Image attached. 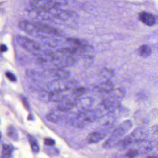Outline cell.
Returning a JSON list of instances; mask_svg holds the SVG:
<instances>
[{
  "instance_id": "cell-19",
  "label": "cell",
  "mask_w": 158,
  "mask_h": 158,
  "mask_svg": "<svg viewBox=\"0 0 158 158\" xmlns=\"http://www.w3.org/2000/svg\"><path fill=\"white\" fill-rule=\"evenodd\" d=\"M8 135L12 139L14 140H17L19 138L18 132L16 128L13 126H10L7 129Z\"/></svg>"
},
{
  "instance_id": "cell-27",
  "label": "cell",
  "mask_w": 158,
  "mask_h": 158,
  "mask_svg": "<svg viewBox=\"0 0 158 158\" xmlns=\"http://www.w3.org/2000/svg\"><path fill=\"white\" fill-rule=\"evenodd\" d=\"M5 75L7 77V78L13 82H15L16 81V78L15 76L10 72H7L5 73Z\"/></svg>"
},
{
  "instance_id": "cell-3",
  "label": "cell",
  "mask_w": 158,
  "mask_h": 158,
  "mask_svg": "<svg viewBox=\"0 0 158 158\" xmlns=\"http://www.w3.org/2000/svg\"><path fill=\"white\" fill-rule=\"evenodd\" d=\"M98 120L102 129H110L116 123V115L115 113L110 112L102 115Z\"/></svg>"
},
{
  "instance_id": "cell-21",
  "label": "cell",
  "mask_w": 158,
  "mask_h": 158,
  "mask_svg": "<svg viewBox=\"0 0 158 158\" xmlns=\"http://www.w3.org/2000/svg\"><path fill=\"white\" fill-rule=\"evenodd\" d=\"M13 148L11 146L7 144H4L2 147V157L9 158L11 156Z\"/></svg>"
},
{
  "instance_id": "cell-17",
  "label": "cell",
  "mask_w": 158,
  "mask_h": 158,
  "mask_svg": "<svg viewBox=\"0 0 158 158\" xmlns=\"http://www.w3.org/2000/svg\"><path fill=\"white\" fill-rule=\"evenodd\" d=\"M87 88L83 86H76L73 89L72 93L74 97L80 98L88 92Z\"/></svg>"
},
{
  "instance_id": "cell-2",
  "label": "cell",
  "mask_w": 158,
  "mask_h": 158,
  "mask_svg": "<svg viewBox=\"0 0 158 158\" xmlns=\"http://www.w3.org/2000/svg\"><path fill=\"white\" fill-rule=\"evenodd\" d=\"M76 82L73 81H65V79H58L52 80L48 83L47 87L50 91L64 92L73 89L76 87Z\"/></svg>"
},
{
  "instance_id": "cell-8",
  "label": "cell",
  "mask_w": 158,
  "mask_h": 158,
  "mask_svg": "<svg viewBox=\"0 0 158 158\" xmlns=\"http://www.w3.org/2000/svg\"><path fill=\"white\" fill-rule=\"evenodd\" d=\"M136 144L138 145L139 150L141 152L148 153L153 149L155 146L157 145V142L146 139Z\"/></svg>"
},
{
  "instance_id": "cell-4",
  "label": "cell",
  "mask_w": 158,
  "mask_h": 158,
  "mask_svg": "<svg viewBox=\"0 0 158 158\" xmlns=\"http://www.w3.org/2000/svg\"><path fill=\"white\" fill-rule=\"evenodd\" d=\"M129 135L133 143H137L148 139L149 135V131L146 127H140L134 129Z\"/></svg>"
},
{
  "instance_id": "cell-25",
  "label": "cell",
  "mask_w": 158,
  "mask_h": 158,
  "mask_svg": "<svg viewBox=\"0 0 158 158\" xmlns=\"http://www.w3.org/2000/svg\"><path fill=\"white\" fill-rule=\"evenodd\" d=\"M77 60L74 58L72 56H68L64 60V66H73L75 65Z\"/></svg>"
},
{
  "instance_id": "cell-16",
  "label": "cell",
  "mask_w": 158,
  "mask_h": 158,
  "mask_svg": "<svg viewBox=\"0 0 158 158\" xmlns=\"http://www.w3.org/2000/svg\"><path fill=\"white\" fill-rule=\"evenodd\" d=\"M151 49L148 45H142L138 49L139 54L143 58H148L151 55Z\"/></svg>"
},
{
  "instance_id": "cell-24",
  "label": "cell",
  "mask_w": 158,
  "mask_h": 158,
  "mask_svg": "<svg viewBox=\"0 0 158 158\" xmlns=\"http://www.w3.org/2000/svg\"><path fill=\"white\" fill-rule=\"evenodd\" d=\"M139 153L138 150L135 148H131L126 152L125 156L128 158H134L138 156Z\"/></svg>"
},
{
  "instance_id": "cell-26",
  "label": "cell",
  "mask_w": 158,
  "mask_h": 158,
  "mask_svg": "<svg viewBox=\"0 0 158 158\" xmlns=\"http://www.w3.org/2000/svg\"><path fill=\"white\" fill-rule=\"evenodd\" d=\"M44 143L46 146L52 147L55 145V141L51 138H46L44 140Z\"/></svg>"
},
{
  "instance_id": "cell-29",
  "label": "cell",
  "mask_w": 158,
  "mask_h": 158,
  "mask_svg": "<svg viewBox=\"0 0 158 158\" xmlns=\"http://www.w3.org/2000/svg\"><path fill=\"white\" fill-rule=\"evenodd\" d=\"M23 102L24 105L27 109L29 107V105H28V102H27V100L26 99V98H23Z\"/></svg>"
},
{
  "instance_id": "cell-6",
  "label": "cell",
  "mask_w": 158,
  "mask_h": 158,
  "mask_svg": "<svg viewBox=\"0 0 158 158\" xmlns=\"http://www.w3.org/2000/svg\"><path fill=\"white\" fill-rule=\"evenodd\" d=\"M89 123L86 119L84 111L79 112L75 116L71 119V124L72 125L77 128H84Z\"/></svg>"
},
{
  "instance_id": "cell-11",
  "label": "cell",
  "mask_w": 158,
  "mask_h": 158,
  "mask_svg": "<svg viewBox=\"0 0 158 158\" xmlns=\"http://www.w3.org/2000/svg\"><path fill=\"white\" fill-rule=\"evenodd\" d=\"M108 94H110V98L119 101V100L124 98L126 95V91L123 88H114Z\"/></svg>"
},
{
  "instance_id": "cell-22",
  "label": "cell",
  "mask_w": 158,
  "mask_h": 158,
  "mask_svg": "<svg viewBox=\"0 0 158 158\" xmlns=\"http://www.w3.org/2000/svg\"><path fill=\"white\" fill-rule=\"evenodd\" d=\"M47 120L52 123H56L59 122L60 119V116L54 112H50L46 115Z\"/></svg>"
},
{
  "instance_id": "cell-10",
  "label": "cell",
  "mask_w": 158,
  "mask_h": 158,
  "mask_svg": "<svg viewBox=\"0 0 158 158\" xmlns=\"http://www.w3.org/2000/svg\"><path fill=\"white\" fill-rule=\"evenodd\" d=\"M139 19L143 23L148 26H152L156 23L154 16L151 14L146 12L140 13L139 15Z\"/></svg>"
},
{
  "instance_id": "cell-18",
  "label": "cell",
  "mask_w": 158,
  "mask_h": 158,
  "mask_svg": "<svg viewBox=\"0 0 158 158\" xmlns=\"http://www.w3.org/2000/svg\"><path fill=\"white\" fill-rule=\"evenodd\" d=\"M135 119L137 122H139V123H142L143 124L148 123L149 122L147 114L145 113L144 112L139 111L135 113Z\"/></svg>"
},
{
  "instance_id": "cell-30",
  "label": "cell",
  "mask_w": 158,
  "mask_h": 158,
  "mask_svg": "<svg viewBox=\"0 0 158 158\" xmlns=\"http://www.w3.org/2000/svg\"><path fill=\"white\" fill-rule=\"evenodd\" d=\"M2 137V133L1 132V131H0V140H1V139Z\"/></svg>"
},
{
  "instance_id": "cell-9",
  "label": "cell",
  "mask_w": 158,
  "mask_h": 158,
  "mask_svg": "<svg viewBox=\"0 0 158 158\" xmlns=\"http://www.w3.org/2000/svg\"><path fill=\"white\" fill-rule=\"evenodd\" d=\"M59 103L57 107L58 110L61 111L67 112L76 106V99L72 100L66 98Z\"/></svg>"
},
{
  "instance_id": "cell-1",
  "label": "cell",
  "mask_w": 158,
  "mask_h": 158,
  "mask_svg": "<svg viewBox=\"0 0 158 158\" xmlns=\"http://www.w3.org/2000/svg\"><path fill=\"white\" fill-rule=\"evenodd\" d=\"M133 123L130 120L123 121L114 129L110 137L103 143L102 147L105 149H110L115 147L119 140L132 128Z\"/></svg>"
},
{
  "instance_id": "cell-7",
  "label": "cell",
  "mask_w": 158,
  "mask_h": 158,
  "mask_svg": "<svg viewBox=\"0 0 158 158\" xmlns=\"http://www.w3.org/2000/svg\"><path fill=\"white\" fill-rule=\"evenodd\" d=\"M94 102V100L90 97L77 98L76 106L80 108L82 111L87 110L91 109Z\"/></svg>"
},
{
  "instance_id": "cell-15",
  "label": "cell",
  "mask_w": 158,
  "mask_h": 158,
  "mask_svg": "<svg viewBox=\"0 0 158 158\" xmlns=\"http://www.w3.org/2000/svg\"><path fill=\"white\" fill-rule=\"evenodd\" d=\"M53 75L59 79H66L69 78L71 76V73L68 70L64 69H58L53 72Z\"/></svg>"
},
{
  "instance_id": "cell-5",
  "label": "cell",
  "mask_w": 158,
  "mask_h": 158,
  "mask_svg": "<svg viewBox=\"0 0 158 158\" xmlns=\"http://www.w3.org/2000/svg\"><path fill=\"white\" fill-rule=\"evenodd\" d=\"M108 132L105 129L96 130L90 133L87 137V141L89 144H94L100 142L106 137Z\"/></svg>"
},
{
  "instance_id": "cell-12",
  "label": "cell",
  "mask_w": 158,
  "mask_h": 158,
  "mask_svg": "<svg viewBox=\"0 0 158 158\" xmlns=\"http://www.w3.org/2000/svg\"><path fill=\"white\" fill-rule=\"evenodd\" d=\"M50 101L60 102L67 98V95L64 92L50 91Z\"/></svg>"
},
{
  "instance_id": "cell-23",
  "label": "cell",
  "mask_w": 158,
  "mask_h": 158,
  "mask_svg": "<svg viewBox=\"0 0 158 158\" xmlns=\"http://www.w3.org/2000/svg\"><path fill=\"white\" fill-rule=\"evenodd\" d=\"M28 137H29L28 139H29V142H30V145H31V148H32L33 151L36 152V153L38 152L39 151L40 148L36 140L31 136L29 135Z\"/></svg>"
},
{
  "instance_id": "cell-14",
  "label": "cell",
  "mask_w": 158,
  "mask_h": 158,
  "mask_svg": "<svg viewBox=\"0 0 158 158\" xmlns=\"http://www.w3.org/2000/svg\"><path fill=\"white\" fill-rule=\"evenodd\" d=\"M115 74V72L113 69L110 68H104L100 73V76L103 79L110 80Z\"/></svg>"
},
{
  "instance_id": "cell-13",
  "label": "cell",
  "mask_w": 158,
  "mask_h": 158,
  "mask_svg": "<svg viewBox=\"0 0 158 158\" xmlns=\"http://www.w3.org/2000/svg\"><path fill=\"white\" fill-rule=\"evenodd\" d=\"M96 88L99 91L109 93L114 88V86L110 80H107L98 85Z\"/></svg>"
},
{
  "instance_id": "cell-28",
  "label": "cell",
  "mask_w": 158,
  "mask_h": 158,
  "mask_svg": "<svg viewBox=\"0 0 158 158\" xmlns=\"http://www.w3.org/2000/svg\"><path fill=\"white\" fill-rule=\"evenodd\" d=\"M7 50H8V48L5 45L2 44V45L0 46V51L1 52H4L7 51Z\"/></svg>"
},
{
  "instance_id": "cell-20",
  "label": "cell",
  "mask_w": 158,
  "mask_h": 158,
  "mask_svg": "<svg viewBox=\"0 0 158 158\" xmlns=\"http://www.w3.org/2000/svg\"><path fill=\"white\" fill-rule=\"evenodd\" d=\"M67 40L68 42L75 45V46H77V47H85V46L88 45L86 42L79 39L71 38L68 39Z\"/></svg>"
}]
</instances>
